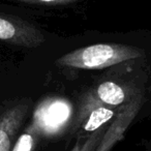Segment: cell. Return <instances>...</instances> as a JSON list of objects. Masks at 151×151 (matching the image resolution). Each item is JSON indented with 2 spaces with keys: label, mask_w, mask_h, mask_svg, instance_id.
<instances>
[{
  "label": "cell",
  "mask_w": 151,
  "mask_h": 151,
  "mask_svg": "<svg viewBox=\"0 0 151 151\" xmlns=\"http://www.w3.org/2000/svg\"><path fill=\"white\" fill-rule=\"evenodd\" d=\"M142 55L137 48L120 44H96L59 57L56 65L81 69H101Z\"/></svg>",
  "instance_id": "cell-1"
},
{
  "label": "cell",
  "mask_w": 151,
  "mask_h": 151,
  "mask_svg": "<svg viewBox=\"0 0 151 151\" xmlns=\"http://www.w3.org/2000/svg\"><path fill=\"white\" fill-rule=\"evenodd\" d=\"M0 42L17 48L36 49L46 42V36L37 26L0 0Z\"/></svg>",
  "instance_id": "cell-2"
},
{
  "label": "cell",
  "mask_w": 151,
  "mask_h": 151,
  "mask_svg": "<svg viewBox=\"0 0 151 151\" xmlns=\"http://www.w3.org/2000/svg\"><path fill=\"white\" fill-rule=\"evenodd\" d=\"M136 92L134 89L126 88L113 81H106L89 89L80 97L73 129L80 127L87 114L94 108L106 106L119 109L123 107Z\"/></svg>",
  "instance_id": "cell-3"
},
{
  "label": "cell",
  "mask_w": 151,
  "mask_h": 151,
  "mask_svg": "<svg viewBox=\"0 0 151 151\" xmlns=\"http://www.w3.org/2000/svg\"><path fill=\"white\" fill-rule=\"evenodd\" d=\"M32 107L31 99L7 101L0 106V151H11Z\"/></svg>",
  "instance_id": "cell-4"
},
{
  "label": "cell",
  "mask_w": 151,
  "mask_h": 151,
  "mask_svg": "<svg viewBox=\"0 0 151 151\" xmlns=\"http://www.w3.org/2000/svg\"><path fill=\"white\" fill-rule=\"evenodd\" d=\"M143 103V95L140 91H137L132 99L120 108L115 118L111 121L108 129L106 130L103 139L94 151H110L112 147L120 141L124 136L130 122L137 116Z\"/></svg>",
  "instance_id": "cell-5"
},
{
  "label": "cell",
  "mask_w": 151,
  "mask_h": 151,
  "mask_svg": "<svg viewBox=\"0 0 151 151\" xmlns=\"http://www.w3.org/2000/svg\"><path fill=\"white\" fill-rule=\"evenodd\" d=\"M70 116V105L63 99H49L40 106L37 112H35L33 120L38 125L40 132L58 129L64 122L67 121Z\"/></svg>",
  "instance_id": "cell-6"
},
{
  "label": "cell",
  "mask_w": 151,
  "mask_h": 151,
  "mask_svg": "<svg viewBox=\"0 0 151 151\" xmlns=\"http://www.w3.org/2000/svg\"><path fill=\"white\" fill-rule=\"evenodd\" d=\"M119 110L120 108L117 109V108L106 107V106H99L94 108L87 114L85 119L81 123L80 127H82L84 132H95L101 126L108 124V122L112 121Z\"/></svg>",
  "instance_id": "cell-7"
},
{
  "label": "cell",
  "mask_w": 151,
  "mask_h": 151,
  "mask_svg": "<svg viewBox=\"0 0 151 151\" xmlns=\"http://www.w3.org/2000/svg\"><path fill=\"white\" fill-rule=\"evenodd\" d=\"M40 132V127L33 120L17 138L11 151H34Z\"/></svg>",
  "instance_id": "cell-8"
},
{
  "label": "cell",
  "mask_w": 151,
  "mask_h": 151,
  "mask_svg": "<svg viewBox=\"0 0 151 151\" xmlns=\"http://www.w3.org/2000/svg\"><path fill=\"white\" fill-rule=\"evenodd\" d=\"M109 125L110 124H106L97 130L91 132L90 134H87L86 137L80 138L70 151H94L101 143V139H103Z\"/></svg>",
  "instance_id": "cell-9"
},
{
  "label": "cell",
  "mask_w": 151,
  "mask_h": 151,
  "mask_svg": "<svg viewBox=\"0 0 151 151\" xmlns=\"http://www.w3.org/2000/svg\"><path fill=\"white\" fill-rule=\"evenodd\" d=\"M2 1H4V2L21 3V4L32 5V6L38 7H56L73 4V3L83 1V0H2Z\"/></svg>",
  "instance_id": "cell-10"
}]
</instances>
